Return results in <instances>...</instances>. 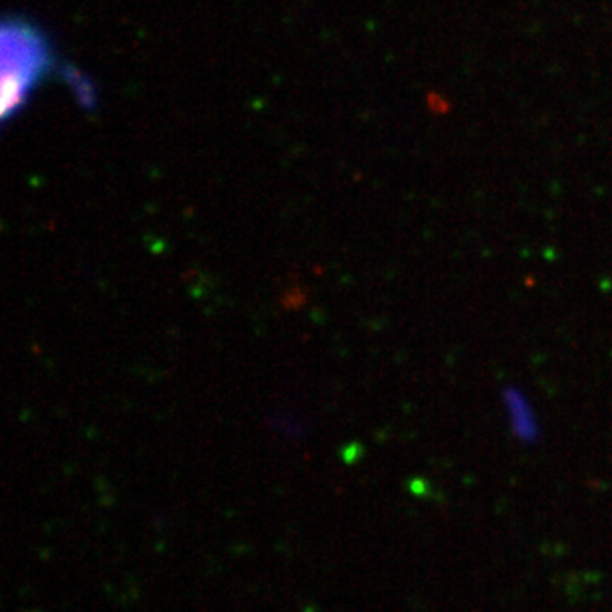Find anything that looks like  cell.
<instances>
[{
	"instance_id": "2",
	"label": "cell",
	"mask_w": 612,
	"mask_h": 612,
	"mask_svg": "<svg viewBox=\"0 0 612 612\" xmlns=\"http://www.w3.org/2000/svg\"><path fill=\"white\" fill-rule=\"evenodd\" d=\"M503 400L509 418V428L516 432V436L519 440H533L537 436V420L525 396L521 393H505Z\"/></svg>"
},
{
	"instance_id": "1",
	"label": "cell",
	"mask_w": 612,
	"mask_h": 612,
	"mask_svg": "<svg viewBox=\"0 0 612 612\" xmlns=\"http://www.w3.org/2000/svg\"><path fill=\"white\" fill-rule=\"evenodd\" d=\"M52 65V48L40 28L20 16H8L0 32L2 119L22 110L28 95Z\"/></svg>"
}]
</instances>
